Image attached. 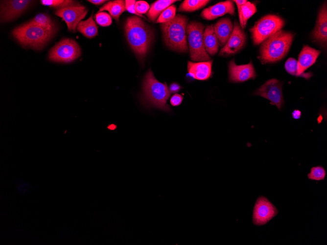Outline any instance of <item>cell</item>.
Here are the masks:
<instances>
[{
    "label": "cell",
    "instance_id": "6da1fadb",
    "mask_svg": "<svg viewBox=\"0 0 327 245\" xmlns=\"http://www.w3.org/2000/svg\"><path fill=\"white\" fill-rule=\"evenodd\" d=\"M125 31L128 43L140 59L146 55L154 38L152 30L140 18L132 16L127 19Z\"/></svg>",
    "mask_w": 327,
    "mask_h": 245
},
{
    "label": "cell",
    "instance_id": "7a4b0ae2",
    "mask_svg": "<svg viewBox=\"0 0 327 245\" xmlns=\"http://www.w3.org/2000/svg\"><path fill=\"white\" fill-rule=\"evenodd\" d=\"M142 89V100L147 106L167 112L171 111L169 106L166 104L171 94L167 84L158 81L151 69L145 75Z\"/></svg>",
    "mask_w": 327,
    "mask_h": 245
},
{
    "label": "cell",
    "instance_id": "3957f363",
    "mask_svg": "<svg viewBox=\"0 0 327 245\" xmlns=\"http://www.w3.org/2000/svg\"><path fill=\"white\" fill-rule=\"evenodd\" d=\"M294 38L291 32L280 30L262 42L259 58L263 63L282 59L288 52Z\"/></svg>",
    "mask_w": 327,
    "mask_h": 245
},
{
    "label": "cell",
    "instance_id": "277c9868",
    "mask_svg": "<svg viewBox=\"0 0 327 245\" xmlns=\"http://www.w3.org/2000/svg\"><path fill=\"white\" fill-rule=\"evenodd\" d=\"M187 18L178 14L161 25L164 42L170 48L181 52L188 51L187 40Z\"/></svg>",
    "mask_w": 327,
    "mask_h": 245
},
{
    "label": "cell",
    "instance_id": "5b68a950",
    "mask_svg": "<svg viewBox=\"0 0 327 245\" xmlns=\"http://www.w3.org/2000/svg\"><path fill=\"white\" fill-rule=\"evenodd\" d=\"M12 35L22 45L39 49L42 48L54 34L29 22L15 28Z\"/></svg>",
    "mask_w": 327,
    "mask_h": 245
},
{
    "label": "cell",
    "instance_id": "8992f818",
    "mask_svg": "<svg viewBox=\"0 0 327 245\" xmlns=\"http://www.w3.org/2000/svg\"><path fill=\"white\" fill-rule=\"evenodd\" d=\"M204 29L203 24L196 22H190L187 27L190 58L195 61H209L210 60L204 45Z\"/></svg>",
    "mask_w": 327,
    "mask_h": 245
},
{
    "label": "cell",
    "instance_id": "52a82bcc",
    "mask_svg": "<svg viewBox=\"0 0 327 245\" xmlns=\"http://www.w3.org/2000/svg\"><path fill=\"white\" fill-rule=\"evenodd\" d=\"M284 21L275 15H268L256 22L250 29L254 43L258 45L276 32L281 30Z\"/></svg>",
    "mask_w": 327,
    "mask_h": 245
},
{
    "label": "cell",
    "instance_id": "ba28073f",
    "mask_svg": "<svg viewBox=\"0 0 327 245\" xmlns=\"http://www.w3.org/2000/svg\"><path fill=\"white\" fill-rule=\"evenodd\" d=\"M81 54L78 44L74 40L65 38L51 49L48 58L53 62L70 63L78 58Z\"/></svg>",
    "mask_w": 327,
    "mask_h": 245
},
{
    "label": "cell",
    "instance_id": "9c48e42d",
    "mask_svg": "<svg viewBox=\"0 0 327 245\" xmlns=\"http://www.w3.org/2000/svg\"><path fill=\"white\" fill-rule=\"evenodd\" d=\"M276 206L264 196H259L256 200L253 209V223L257 226L263 225L278 214Z\"/></svg>",
    "mask_w": 327,
    "mask_h": 245
},
{
    "label": "cell",
    "instance_id": "30bf717a",
    "mask_svg": "<svg viewBox=\"0 0 327 245\" xmlns=\"http://www.w3.org/2000/svg\"><path fill=\"white\" fill-rule=\"evenodd\" d=\"M88 10L79 3L57 9L54 14L65 21L69 31L76 32L78 23L86 16Z\"/></svg>",
    "mask_w": 327,
    "mask_h": 245
},
{
    "label": "cell",
    "instance_id": "8fae6325",
    "mask_svg": "<svg viewBox=\"0 0 327 245\" xmlns=\"http://www.w3.org/2000/svg\"><path fill=\"white\" fill-rule=\"evenodd\" d=\"M255 95L263 97L276 105L280 110L284 101L282 92V84L277 79L268 80L254 93Z\"/></svg>",
    "mask_w": 327,
    "mask_h": 245
},
{
    "label": "cell",
    "instance_id": "7c38bea8",
    "mask_svg": "<svg viewBox=\"0 0 327 245\" xmlns=\"http://www.w3.org/2000/svg\"><path fill=\"white\" fill-rule=\"evenodd\" d=\"M33 1L12 0L2 1L0 5L1 22H9L19 17Z\"/></svg>",
    "mask_w": 327,
    "mask_h": 245
},
{
    "label": "cell",
    "instance_id": "4fadbf2b",
    "mask_svg": "<svg viewBox=\"0 0 327 245\" xmlns=\"http://www.w3.org/2000/svg\"><path fill=\"white\" fill-rule=\"evenodd\" d=\"M245 41V34L235 21L232 33L226 44L220 51L219 55L226 56L235 54L243 47Z\"/></svg>",
    "mask_w": 327,
    "mask_h": 245
},
{
    "label": "cell",
    "instance_id": "5bb4252c",
    "mask_svg": "<svg viewBox=\"0 0 327 245\" xmlns=\"http://www.w3.org/2000/svg\"><path fill=\"white\" fill-rule=\"evenodd\" d=\"M256 74L251 62L248 64L237 65L234 59L229 64V80L231 82L239 83L254 79Z\"/></svg>",
    "mask_w": 327,
    "mask_h": 245
},
{
    "label": "cell",
    "instance_id": "9a60e30c",
    "mask_svg": "<svg viewBox=\"0 0 327 245\" xmlns=\"http://www.w3.org/2000/svg\"><path fill=\"white\" fill-rule=\"evenodd\" d=\"M321 53L320 50H316L308 45H304L301 51L297 61V72L299 76L308 79L312 74L304 72L315 62Z\"/></svg>",
    "mask_w": 327,
    "mask_h": 245
},
{
    "label": "cell",
    "instance_id": "2e32d148",
    "mask_svg": "<svg viewBox=\"0 0 327 245\" xmlns=\"http://www.w3.org/2000/svg\"><path fill=\"white\" fill-rule=\"evenodd\" d=\"M234 10L233 1L227 0L205 9L201 13V16L206 20H213L226 14L234 15Z\"/></svg>",
    "mask_w": 327,
    "mask_h": 245
},
{
    "label": "cell",
    "instance_id": "e0dca14e",
    "mask_svg": "<svg viewBox=\"0 0 327 245\" xmlns=\"http://www.w3.org/2000/svg\"><path fill=\"white\" fill-rule=\"evenodd\" d=\"M212 61L193 63L188 61L187 63L188 74L193 79L205 81L209 79L211 76Z\"/></svg>",
    "mask_w": 327,
    "mask_h": 245
},
{
    "label": "cell",
    "instance_id": "ac0fdd59",
    "mask_svg": "<svg viewBox=\"0 0 327 245\" xmlns=\"http://www.w3.org/2000/svg\"><path fill=\"white\" fill-rule=\"evenodd\" d=\"M327 11L326 4L321 8L318 15L316 27L313 32V38L323 45L327 41Z\"/></svg>",
    "mask_w": 327,
    "mask_h": 245
},
{
    "label": "cell",
    "instance_id": "d6986e66",
    "mask_svg": "<svg viewBox=\"0 0 327 245\" xmlns=\"http://www.w3.org/2000/svg\"><path fill=\"white\" fill-rule=\"evenodd\" d=\"M213 29L219 44L222 46L230 38L233 30V25L229 18H223L214 25Z\"/></svg>",
    "mask_w": 327,
    "mask_h": 245
},
{
    "label": "cell",
    "instance_id": "ffe728a7",
    "mask_svg": "<svg viewBox=\"0 0 327 245\" xmlns=\"http://www.w3.org/2000/svg\"><path fill=\"white\" fill-rule=\"evenodd\" d=\"M203 40L208 54L215 55L218 50L219 43L212 25L206 26L204 32Z\"/></svg>",
    "mask_w": 327,
    "mask_h": 245
},
{
    "label": "cell",
    "instance_id": "44dd1931",
    "mask_svg": "<svg viewBox=\"0 0 327 245\" xmlns=\"http://www.w3.org/2000/svg\"><path fill=\"white\" fill-rule=\"evenodd\" d=\"M126 10L125 1L116 0L108 1L99 8L98 12L108 11L112 17L118 22L120 15Z\"/></svg>",
    "mask_w": 327,
    "mask_h": 245
},
{
    "label": "cell",
    "instance_id": "7402d4cb",
    "mask_svg": "<svg viewBox=\"0 0 327 245\" xmlns=\"http://www.w3.org/2000/svg\"><path fill=\"white\" fill-rule=\"evenodd\" d=\"M76 29L88 38H93L97 35L98 26L93 20V12L87 20L78 23Z\"/></svg>",
    "mask_w": 327,
    "mask_h": 245
},
{
    "label": "cell",
    "instance_id": "603a6c76",
    "mask_svg": "<svg viewBox=\"0 0 327 245\" xmlns=\"http://www.w3.org/2000/svg\"><path fill=\"white\" fill-rule=\"evenodd\" d=\"M175 0H159L151 4L146 15L148 19L154 22L158 16L173 3L177 1Z\"/></svg>",
    "mask_w": 327,
    "mask_h": 245
},
{
    "label": "cell",
    "instance_id": "cb8c5ba5",
    "mask_svg": "<svg viewBox=\"0 0 327 245\" xmlns=\"http://www.w3.org/2000/svg\"><path fill=\"white\" fill-rule=\"evenodd\" d=\"M29 22L43 28L53 34L55 33L56 29L55 24L47 14L39 13Z\"/></svg>",
    "mask_w": 327,
    "mask_h": 245
},
{
    "label": "cell",
    "instance_id": "d4e9b609",
    "mask_svg": "<svg viewBox=\"0 0 327 245\" xmlns=\"http://www.w3.org/2000/svg\"><path fill=\"white\" fill-rule=\"evenodd\" d=\"M210 1L206 0H185L180 5L179 11L191 12L205 6Z\"/></svg>",
    "mask_w": 327,
    "mask_h": 245
},
{
    "label": "cell",
    "instance_id": "484cf974",
    "mask_svg": "<svg viewBox=\"0 0 327 245\" xmlns=\"http://www.w3.org/2000/svg\"><path fill=\"white\" fill-rule=\"evenodd\" d=\"M40 1L43 5L55 8L56 9L79 3L71 0H41Z\"/></svg>",
    "mask_w": 327,
    "mask_h": 245
},
{
    "label": "cell",
    "instance_id": "4316f807",
    "mask_svg": "<svg viewBox=\"0 0 327 245\" xmlns=\"http://www.w3.org/2000/svg\"><path fill=\"white\" fill-rule=\"evenodd\" d=\"M241 9L243 25L245 27L248 19L257 12V8L254 4L247 1L242 5Z\"/></svg>",
    "mask_w": 327,
    "mask_h": 245
},
{
    "label": "cell",
    "instance_id": "83f0119b",
    "mask_svg": "<svg viewBox=\"0 0 327 245\" xmlns=\"http://www.w3.org/2000/svg\"><path fill=\"white\" fill-rule=\"evenodd\" d=\"M176 10V6L171 5L160 15L156 23H163L172 20L175 16Z\"/></svg>",
    "mask_w": 327,
    "mask_h": 245
},
{
    "label": "cell",
    "instance_id": "f1b7e54d",
    "mask_svg": "<svg viewBox=\"0 0 327 245\" xmlns=\"http://www.w3.org/2000/svg\"><path fill=\"white\" fill-rule=\"evenodd\" d=\"M326 174V171L322 166H314L311 168L307 177L309 179L319 181L325 179Z\"/></svg>",
    "mask_w": 327,
    "mask_h": 245
},
{
    "label": "cell",
    "instance_id": "f546056e",
    "mask_svg": "<svg viewBox=\"0 0 327 245\" xmlns=\"http://www.w3.org/2000/svg\"><path fill=\"white\" fill-rule=\"evenodd\" d=\"M94 18L97 23L102 26H108L112 22L110 15L105 12L97 13L95 15Z\"/></svg>",
    "mask_w": 327,
    "mask_h": 245
},
{
    "label": "cell",
    "instance_id": "4dcf8cb0",
    "mask_svg": "<svg viewBox=\"0 0 327 245\" xmlns=\"http://www.w3.org/2000/svg\"><path fill=\"white\" fill-rule=\"evenodd\" d=\"M284 66L288 73L295 76H299L297 72V61L296 59L292 58L288 59Z\"/></svg>",
    "mask_w": 327,
    "mask_h": 245
},
{
    "label": "cell",
    "instance_id": "1f68e13d",
    "mask_svg": "<svg viewBox=\"0 0 327 245\" xmlns=\"http://www.w3.org/2000/svg\"><path fill=\"white\" fill-rule=\"evenodd\" d=\"M135 9L138 13L141 15L148 11L149 9V5L145 1L139 0L135 4Z\"/></svg>",
    "mask_w": 327,
    "mask_h": 245
},
{
    "label": "cell",
    "instance_id": "d6a6232c",
    "mask_svg": "<svg viewBox=\"0 0 327 245\" xmlns=\"http://www.w3.org/2000/svg\"><path fill=\"white\" fill-rule=\"evenodd\" d=\"M125 1V5H126V10H127L129 12L136 14L140 17L144 18L142 15L138 13L135 9V4L136 2L135 0H126Z\"/></svg>",
    "mask_w": 327,
    "mask_h": 245
},
{
    "label": "cell",
    "instance_id": "836d02e7",
    "mask_svg": "<svg viewBox=\"0 0 327 245\" xmlns=\"http://www.w3.org/2000/svg\"><path fill=\"white\" fill-rule=\"evenodd\" d=\"M234 1L237 5V7L238 9V14H239V22H240V26L242 28V29H243L244 28V26L243 25V19H242V9L241 7L242 5L245 4L247 2V0H235Z\"/></svg>",
    "mask_w": 327,
    "mask_h": 245
},
{
    "label": "cell",
    "instance_id": "e575fe53",
    "mask_svg": "<svg viewBox=\"0 0 327 245\" xmlns=\"http://www.w3.org/2000/svg\"><path fill=\"white\" fill-rule=\"evenodd\" d=\"M183 99V95L175 93L170 98V103L173 106H179Z\"/></svg>",
    "mask_w": 327,
    "mask_h": 245
},
{
    "label": "cell",
    "instance_id": "d590c367",
    "mask_svg": "<svg viewBox=\"0 0 327 245\" xmlns=\"http://www.w3.org/2000/svg\"><path fill=\"white\" fill-rule=\"evenodd\" d=\"M182 87L177 83H171L169 88V90L171 93H176L182 89Z\"/></svg>",
    "mask_w": 327,
    "mask_h": 245
},
{
    "label": "cell",
    "instance_id": "8d00e7d4",
    "mask_svg": "<svg viewBox=\"0 0 327 245\" xmlns=\"http://www.w3.org/2000/svg\"><path fill=\"white\" fill-rule=\"evenodd\" d=\"M301 116V112L298 110H295L292 112V117L296 119H299Z\"/></svg>",
    "mask_w": 327,
    "mask_h": 245
},
{
    "label": "cell",
    "instance_id": "74e56055",
    "mask_svg": "<svg viewBox=\"0 0 327 245\" xmlns=\"http://www.w3.org/2000/svg\"><path fill=\"white\" fill-rule=\"evenodd\" d=\"M107 0H88V1L94 4V5H100L103 3H104L105 1H107Z\"/></svg>",
    "mask_w": 327,
    "mask_h": 245
}]
</instances>
